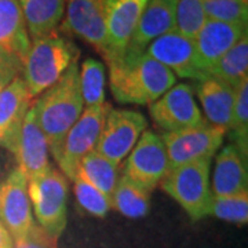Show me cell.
<instances>
[{"label":"cell","instance_id":"6da1fadb","mask_svg":"<svg viewBox=\"0 0 248 248\" xmlns=\"http://www.w3.org/2000/svg\"><path fill=\"white\" fill-rule=\"evenodd\" d=\"M79 68V60L72 62L60 80L33 101L37 120L55 160L66 134L86 108L80 91Z\"/></svg>","mask_w":248,"mask_h":248},{"label":"cell","instance_id":"7a4b0ae2","mask_svg":"<svg viewBox=\"0 0 248 248\" xmlns=\"http://www.w3.org/2000/svg\"><path fill=\"white\" fill-rule=\"evenodd\" d=\"M110 91L120 104L151 105L177 84V78L148 54L109 63Z\"/></svg>","mask_w":248,"mask_h":248},{"label":"cell","instance_id":"3957f363","mask_svg":"<svg viewBox=\"0 0 248 248\" xmlns=\"http://www.w3.org/2000/svg\"><path fill=\"white\" fill-rule=\"evenodd\" d=\"M76 60H79V50L57 33L32 40L21 61V78L32 98L36 99L55 84Z\"/></svg>","mask_w":248,"mask_h":248},{"label":"cell","instance_id":"277c9868","mask_svg":"<svg viewBox=\"0 0 248 248\" xmlns=\"http://www.w3.org/2000/svg\"><path fill=\"white\" fill-rule=\"evenodd\" d=\"M68 179L51 169L28 181V195L36 223L58 240L68 223Z\"/></svg>","mask_w":248,"mask_h":248},{"label":"cell","instance_id":"5b68a950","mask_svg":"<svg viewBox=\"0 0 248 248\" xmlns=\"http://www.w3.org/2000/svg\"><path fill=\"white\" fill-rule=\"evenodd\" d=\"M211 160H199L170 170L160 182L161 189L174 199L190 219L200 221L208 217V207L213 199Z\"/></svg>","mask_w":248,"mask_h":248},{"label":"cell","instance_id":"8992f818","mask_svg":"<svg viewBox=\"0 0 248 248\" xmlns=\"http://www.w3.org/2000/svg\"><path fill=\"white\" fill-rule=\"evenodd\" d=\"M225 135V128L208 123L205 119L195 127L164 133L161 140L167 151L169 171L199 160H213L221 149Z\"/></svg>","mask_w":248,"mask_h":248},{"label":"cell","instance_id":"52a82bcc","mask_svg":"<svg viewBox=\"0 0 248 248\" xmlns=\"http://www.w3.org/2000/svg\"><path fill=\"white\" fill-rule=\"evenodd\" d=\"M110 108L108 102L98 107H86L79 120L68 131L55 160L66 179L73 181L81 160L95 151L105 116Z\"/></svg>","mask_w":248,"mask_h":248},{"label":"cell","instance_id":"ba28073f","mask_svg":"<svg viewBox=\"0 0 248 248\" xmlns=\"http://www.w3.org/2000/svg\"><path fill=\"white\" fill-rule=\"evenodd\" d=\"M169 172V157L161 135L145 130L124 159L122 175L148 190L160 185Z\"/></svg>","mask_w":248,"mask_h":248},{"label":"cell","instance_id":"9c48e42d","mask_svg":"<svg viewBox=\"0 0 248 248\" xmlns=\"http://www.w3.org/2000/svg\"><path fill=\"white\" fill-rule=\"evenodd\" d=\"M146 127L148 122L140 112L110 108L105 116L95 151L120 166Z\"/></svg>","mask_w":248,"mask_h":248},{"label":"cell","instance_id":"30bf717a","mask_svg":"<svg viewBox=\"0 0 248 248\" xmlns=\"http://www.w3.org/2000/svg\"><path fill=\"white\" fill-rule=\"evenodd\" d=\"M145 54L166 66L175 78L197 81L208 78L196 51L195 40L178 33L175 29L153 40L146 47Z\"/></svg>","mask_w":248,"mask_h":248},{"label":"cell","instance_id":"8fae6325","mask_svg":"<svg viewBox=\"0 0 248 248\" xmlns=\"http://www.w3.org/2000/svg\"><path fill=\"white\" fill-rule=\"evenodd\" d=\"M153 122L164 133L195 127L204 120L189 84H174L159 99L149 105Z\"/></svg>","mask_w":248,"mask_h":248},{"label":"cell","instance_id":"7c38bea8","mask_svg":"<svg viewBox=\"0 0 248 248\" xmlns=\"http://www.w3.org/2000/svg\"><path fill=\"white\" fill-rule=\"evenodd\" d=\"M62 28L93 46L107 60L109 48L105 0H66Z\"/></svg>","mask_w":248,"mask_h":248},{"label":"cell","instance_id":"4fadbf2b","mask_svg":"<svg viewBox=\"0 0 248 248\" xmlns=\"http://www.w3.org/2000/svg\"><path fill=\"white\" fill-rule=\"evenodd\" d=\"M0 222L14 243L27 236L35 223L28 195L27 177L16 169L0 184Z\"/></svg>","mask_w":248,"mask_h":248},{"label":"cell","instance_id":"5bb4252c","mask_svg":"<svg viewBox=\"0 0 248 248\" xmlns=\"http://www.w3.org/2000/svg\"><path fill=\"white\" fill-rule=\"evenodd\" d=\"M146 3L148 0H105L108 63L123 58Z\"/></svg>","mask_w":248,"mask_h":248},{"label":"cell","instance_id":"9a60e30c","mask_svg":"<svg viewBox=\"0 0 248 248\" xmlns=\"http://www.w3.org/2000/svg\"><path fill=\"white\" fill-rule=\"evenodd\" d=\"M14 156L17 159L18 170L27 177L28 181L53 167L48 159V142L39 124L33 104L28 110L27 117L22 124Z\"/></svg>","mask_w":248,"mask_h":248},{"label":"cell","instance_id":"2e32d148","mask_svg":"<svg viewBox=\"0 0 248 248\" xmlns=\"http://www.w3.org/2000/svg\"><path fill=\"white\" fill-rule=\"evenodd\" d=\"M33 101L21 75L0 93V146L13 155L17 148L24 120Z\"/></svg>","mask_w":248,"mask_h":248},{"label":"cell","instance_id":"e0dca14e","mask_svg":"<svg viewBox=\"0 0 248 248\" xmlns=\"http://www.w3.org/2000/svg\"><path fill=\"white\" fill-rule=\"evenodd\" d=\"M175 4L177 0H148L123 58L140 57L153 40L175 29Z\"/></svg>","mask_w":248,"mask_h":248},{"label":"cell","instance_id":"ac0fdd59","mask_svg":"<svg viewBox=\"0 0 248 248\" xmlns=\"http://www.w3.org/2000/svg\"><path fill=\"white\" fill-rule=\"evenodd\" d=\"M244 35H247V25L228 24L214 19H207L204 22L203 28L195 37V46L208 76L214 65Z\"/></svg>","mask_w":248,"mask_h":248},{"label":"cell","instance_id":"d6986e66","mask_svg":"<svg viewBox=\"0 0 248 248\" xmlns=\"http://www.w3.org/2000/svg\"><path fill=\"white\" fill-rule=\"evenodd\" d=\"M213 196H231L248 192L247 156L233 145H226L215 157L211 178Z\"/></svg>","mask_w":248,"mask_h":248},{"label":"cell","instance_id":"ffe728a7","mask_svg":"<svg viewBox=\"0 0 248 248\" xmlns=\"http://www.w3.org/2000/svg\"><path fill=\"white\" fill-rule=\"evenodd\" d=\"M236 89L213 76L200 81L197 95L202 104L205 120L228 131Z\"/></svg>","mask_w":248,"mask_h":248},{"label":"cell","instance_id":"44dd1931","mask_svg":"<svg viewBox=\"0 0 248 248\" xmlns=\"http://www.w3.org/2000/svg\"><path fill=\"white\" fill-rule=\"evenodd\" d=\"M31 39L18 0H0V47L22 61Z\"/></svg>","mask_w":248,"mask_h":248},{"label":"cell","instance_id":"7402d4cb","mask_svg":"<svg viewBox=\"0 0 248 248\" xmlns=\"http://www.w3.org/2000/svg\"><path fill=\"white\" fill-rule=\"evenodd\" d=\"M31 42L55 33L61 24L66 0H18Z\"/></svg>","mask_w":248,"mask_h":248},{"label":"cell","instance_id":"603a6c76","mask_svg":"<svg viewBox=\"0 0 248 248\" xmlns=\"http://www.w3.org/2000/svg\"><path fill=\"white\" fill-rule=\"evenodd\" d=\"M151 190L120 175L110 196V210L133 219L146 217L151 210Z\"/></svg>","mask_w":248,"mask_h":248},{"label":"cell","instance_id":"cb8c5ba5","mask_svg":"<svg viewBox=\"0 0 248 248\" xmlns=\"http://www.w3.org/2000/svg\"><path fill=\"white\" fill-rule=\"evenodd\" d=\"M78 172L99 189L109 199L115 190L117 181L122 175L120 166L108 160L97 151L89 153L80 163Z\"/></svg>","mask_w":248,"mask_h":248},{"label":"cell","instance_id":"d4e9b609","mask_svg":"<svg viewBox=\"0 0 248 248\" xmlns=\"http://www.w3.org/2000/svg\"><path fill=\"white\" fill-rule=\"evenodd\" d=\"M210 76L237 87L248 78V35H244L228 53L217 62Z\"/></svg>","mask_w":248,"mask_h":248},{"label":"cell","instance_id":"484cf974","mask_svg":"<svg viewBox=\"0 0 248 248\" xmlns=\"http://www.w3.org/2000/svg\"><path fill=\"white\" fill-rule=\"evenodd\" d=\"M80 91L84 107L105 104V66L94 58H87L79 68Z\"/></svg>","mask_w":248,"mask_h":248},{"label":"cell","instance_id":"4316f807","mask_svg":"<svg viewBox=\"0 0 248 248\" xmlns=\"http://www.w3.org/2000/svg\"><path fill=\"white\" fill-rule=\"evenodd\" d=\"M231 133L233 145L244 156L248 149V78L236 87L234 104L226 134Z\"/></svg>","mask_w":248,"mask_h":248},{"label":"cell","instance_id":"83f0119b","mask_svg":"<svg viewBox=\"0 0 248 248\" xmlns=\"http://www.w3.org/2000/svg\"><path fill=\"white\" fill-rule=\"evenodd\" d=\"M208 215L222 221L246 225L248 222V192L231 196H213Z\"/></svg>","mask_w":248,"mask_h":248},{"label":"cell","instance_id":"f1b7e54d","mask_svg":"<svg viewBox=\"0 0 248 248\" xmlns=\"http://www.w3.org/2000/svg\"><path fill=\"white\" fill-rule=\"evenodd\" d=\"M207 21L203 0H177L175 4V31L195 40Z\"/></svg>","mask_w":248,"mask_h":248},{"label":"cell","instance_id":"f546056e","mask_svg":"<svg viewBox=\"0 0 248 248\" xmlns=\"http://www.w3.org/2000/svg\"><path fill=\"white\" fill-rule=\"evenodd\" d=\"M72 182L78 203L91 215L97 218H105L107 214L110 211V199L93 184H90L79 172Z\"/></svg>","mask_w":248,"mask_h":248},{"label":"cell","instance_id":"4dcf8cb0","mask_svg":"<svg viewBox=\"0 0 248 248\" xmlns=\"http://www.w3.org/2000/svg\"><path fill=\"white\" fill-rule=\"evenodd\" d=\"M207 19L247 25L248 0H203Z\"/></svg>","mask_w":248,"mask_h":248},{"label":"cell","instance_id":"1f68e13d","mask_svg":"<svg viewBox=\"0 0 248 248\" xmlns=\"http://www.w3.org/2000/svg\"><path fill=\"white\" fill-rule=\"evenodd\" d=\"M58 240L53 239L37 223H33L27 236L14 243V248H58Z\"/></svg>","mask_w":248,"mask_h":248},{"label":"cell","instance_id":"d6a6232c","mask_svg":"<svg viewBox=\"0 0 248 248\" xmlns=\"http://www.w3.org/2000/svg\"><path fill=\"white\" fill-rule=\"evenodd\" d=\"M21 65H0V93L21 75Z\"/></svg>","mask_w":248,"mask_h":248},{"label":"cell","instance_id":"836d02e7","mask_svg":"<svg viewBox=\"0 0 248 248\" xmlns=\"http://www.w3.org/2000/svg\"><path fill=\"white\" fill-rule=\"evenodd\" d=\"M0 248H14V240L1 222H0Z\"/></svg>","mask_w":248,"mask_h":248},{"label":"cell","instance_id":"e575fe53","mask_svg":"<svg viewBox=\"0 0 248 248\" xmlns=\"http://www.w3.org/2000/svg\"><path fill=\"white\" fill-rule=\"evenodd\" d=\"M0 65H21V61L17 60L16 57L10 55L9 53H6L0 47Z\"/></svg>","mask_w":248,"mask_h":248}]
</instances>
